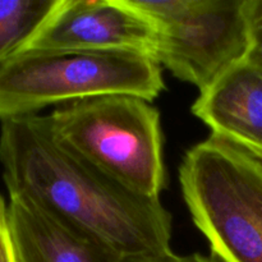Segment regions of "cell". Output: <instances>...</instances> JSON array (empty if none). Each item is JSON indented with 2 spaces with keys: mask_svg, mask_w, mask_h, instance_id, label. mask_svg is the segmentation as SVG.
<instances>
[{
  "mask_svg": "<svg viewBox=\"0 0 262 262\" xmlns=\"http://www.w3.org/2000/svg\"><path fill=\"white\" fill-rule=\"evenodd\" d=\"M0 262H17L8 219V204L0 196Z\"/></svg>",
  "mask_w": 262,
  "mask_h": 262,
  "instance_id": "12",
  "label": "cell"
},
{
  "mask_svg": "<svg viewBox=\"0 0 262 262\" xmlns=\"http://www.w3.org/2000/svg\"><path fill=\"white\" fill-rule=\"evenodd\" d=\"M212 133L262 150V67L250 59L233 64L192 106Z\"/></svg>",
  "mask_w": 262,
  "mask_h": 262,
  "instance_id": "7",
  "label": "cell"
},
{
  "mask_svg": "<svg viewBox=\"0 0 262 262\" xmlns=\"http://www.w3.org/2000/svg\"><path fill=\"white\" fill-rule=\"evenodd\" d=\"M156 31L154 59L177 78L206 90L247 56L246 0H129Z\"/></svg>",
  "mask_w": 262,
  "mask_h": 262,
  "instance_id": "5",
  "label": "cell"
},
{
  "mask_svg": "<svg viewBox=\"0 0 262 262\" xmlns=\"http://www.w3.org/2000/svg\"><path fill=\"white\" fill-rule=\"evenodd\" d=\"M46 120L54 137L136 192L160 197L165 187L160 114L150 101L106 95L56 107Z\"/></svg>",
  "mask_w": 262,
  "mask_h": 262,
  "instance_id": "4",
  "label": "cell"
},
{
  "mask_svg": "<svg viewBox=\"0 0 262 262\" xmlns=\"http://www.w3.org/2000/svg\"><path fill=\"white\" fill-rule=\"evenodd\" d=\"M164 87L161 66L147 54L19 49L0 64V120L106 95L152 102Z\"/></svg>",
  "mask_w": 262,
  "mask_h": 262,
  "instance_id": "3",
  "label": "cell"
},
{
  "mask_svg": "<svg viewBox=\"0 0 262 262\" xmlns=\"http://www.w3.org/2000/svg\"><path fill=\"white\" fill-rule=\"evenodd\" d=\"M245 13L250 41L246 58L262 67V0H246Z\"/></svg>",
  "mask_w": 262,
  "mask_h": 262,
  "instance_id": "10",
  "label": "cell"
},
{
  "mask_svg": "<svg viewBox=\"0 0 262 262\" xmlns=\"http://www.w3.org/2000/svg\"><path fill=\"white\" fill-rule=\"evenodd\" d=\"M0 164L19 197L122 258L170 251L171 215L160 197L128 188L61 145L46 115L2 120Z\"/></svg>",
  "mask_w": 262,
  "mask_h": 262,
  "instance_id": "1",
  "label": "cell"
},
{
  "mask_svg": "<svg viewBox=\"0 0 262 262\" xmlns=\"http://www.w3.org/2000/svg\"><path fill=\"white\" fill-rule=\"evenodd\" d=\"M187 207L210 252L225 262H262V150L212 133L179 168Z\"/></svg>",
  "mask_w": 262,
  "mask_h": 262,
  "instance_id": "2",
  "label": "cell"
},
{
  "mask_svg": "<svg viewBox=\"0 0 262 262\" xmlns=\"http://www.w3.org/2000/svg\"><path fill=\"white\" fill-rule=\"evenodd\" d=\"M8 219L17 262H120L117 252L67 227L19 197H9Z\"/></svg>",
  "mask_w": 262,
  "mask_h": 262,
  "instance_id": "8",
  "label": "cell"
},
{
  "mask_svg": "<svg viewBox=\"0 0 262 262\" xmlns=\"http://www.w3.org/2000/svg\"><path fill=\"white\" fill-rule=\"evenodd\" d=\"M120 262H225L223 258L215 253L201 255V253H192V255H177L173 251L159 253V255L140 256V257L122 258Z\"/></svg>",
  "mask_w": 262,
  "mask_h": 262,
  "instance_id": "11",
  "label": "cell"
},
{
  "mask_svg": "<svg viewBox=\"0 0 262 262\" xmlns=\"http://www.w3.org/2000/svg\"><path fill=\"white\" fill-rule=\"evenodd\" d=\"M156 31L129 0H58L20 49L135 51L152 56Z\"/></svg>",
  "mask_w": 262,
  "mask_h": 262,
  "instance_id": "6",
  "label": "cell"
},
{
  "mask_svg": "<svg viewBox=\"0 0 262 262\" xmlns=\"http://www.w3.org/2000/svg\"><path fill=\"white\" fill-rule=\"evenodd\" d=\"M56 4L58 0H0V64L35 35Z\"/></svg>",
  "mask_w": 262,
  "mask_h": 262,
  "instance_id": "9",
  "label": "cell"
}]
</instances>
